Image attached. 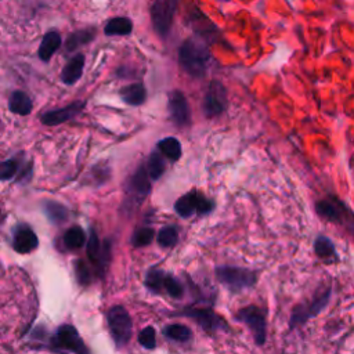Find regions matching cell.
<instances>
[{"label": "cell", "mask_w": 354, "mask_h": 354, "mask_svg": "<svg viewBox=\"0 0 354 354\" xmlns=\"http://www.w3.org/2000/svg\"><path fill=\"white\" fill-rule=\"evenodd\" d=\"M147 169H148V174H149L151 180H158L163 174V171L166 169L163 156L159 152H152L149 159H148Z\"/></svg>", "instance_id": "cell-30"}, {"label": "cell", "mask_w": 354, "mask_h": 354, "mask_svg": "<svg viewBox=\"0 0 354 354\" xmlns=\"http://www.w3.org/2000/svg\"><path fill=\"white\" fill-rule=\"evenodd\" d=\"M19 166H21V165H19L18 159H15V158L4 160V162L0 165V178H1L3 181H7V180L12 178V177L18 173Z\"/></svg>", "instance_id": "cell-34"}, {"label": "cell", "mask_w": 354, "mask_h": 354, "mask_svg": "<svg viewBox=\"0 0 354 354\" xmlns=\"http://www.w3.org/2000/svg\"><path fill=\"white\" fill-rule=\"evenodd\" d=\"M156 241L162 248H173L178 241V232L174 225H166L159 230Z\"/></svg>", "instance_id": "cell-29"}, {"label": "cell", "mask_w": 354, "mask_h": 354, "mask_svg": "<svg viewBox=\"0 0 354 354\" xmlns=\"http://www.w3.org/2000/svg\"><path fill=\"white\" fill-rule=\"evenodd\" d=\"M62 241H64V245L66 249H69V250L79 249L86 243V232L82 227L72 225L65 231Z\"/></svg>", "instance_id": "cell-25"}, {"label": "cell", "mask_w": 354, "mask_h": 354, "mask_svg": "<svg viewBox=\"0 0 354 354\" xmlns=\"http://www.w3.org/2000/svg\"><path fill=\"white\" fill-rule=\"evenodd\" d=\"M166 272L160 268L152 267L147 271L145 278H144V283L147 286L148 290H151L152 293H162L165 292V279H166Z\"/></svg>", "instance_id": "cell-23"}, {"label": "cell", "mask_w": 354, "mask_h": 354, "mask_svg": "<svg viewBox=\"0 0 354 354\" xmlns=\"http://www.w3.org/2000/svg\"><path fill=\"white\" fill-rule=\"evenodd\" d=\"M43 209H44V213L48 217V220L53 223H57V224L66 221L69 217V212H68L66 206H64L62 203H59L57 201L47 199L43 203Z\"/></svg>", "instance_id": "cell-24"}, {"label": "cell", "mask_w": 354, "mask_h": 354, "mask_svg": "<svg viewBox=\"0 0 354 354\" xmlns=\"http://www.w3.org/2000/svg\"><path fill=\"white\" fill-rule=\"evenodd\" d=\"M314 252L319 259L324 260H330L336 259V249L333 242L324 235H318L315 242H314Z\"/></svg>", "instance_id": "cell-28"}, {"label": "cell", "mask_w": 354, "mask_h": 354, "mask_svg": "<svg viewBox=\"0 0 354 354\" xmlns=\"http://www.w3.org/2000/svg\"><path fill=\"white\" fill-rule=\"evenodd\" d=\"M315 212L326 221L342 225L354 236V212L335 196H328L315 203Z\"/></svg>", "instance_id": "cell-2"}, {"label": "cell", "mask_w": 354, "mask_h": 354, "mask_svg": "<svg viewBox=\"0 0 354 354\" xmlns=\"http://www.w3.org/2000/svg\"><path fill=\"white\" fill-rule=\"evenodd\" d=\"M155 238V231L152 228H148V227H142V228H138L134 234H133V238H131V245L134 248H142V246H147L149 245Z\"/></svg>", "instance_id": "cell-32"}, {"label": "cell", "mask_w": 354, "mask_h": 354, "mask_svg": "<svg viewBox=\"0 0 354 354\" xmlns=\"http://www.w3.org/2000/svg\"><path fill=\"white\" fill-rule=\"evenodd\" d=\"M133 30V22L126 17L111 18L104 26L106 36H126Z\"/></svg>", "instance_id": "cell-21"}, {"label": "cell", "mask_w": 354, "mask_h": 354, "mask_svg": "<svg viewBox=\"0 0 354 354\" xmlns=\"http://www.w3.org/2000/svg\"><path fill=\"white\" fill-rule=\"evenodd\" d=\"M163 335L169 337L170 340L178 342V343H187L192 337V332L187 325L183 324H170L163 328Z\"/></svg>", "instance_id": "cell-27"}, {"label": "cell", "mask_w": 354, "mask_h": 354, "mask_svg": "<svg viewBox=\"0 0 354 354\" xmlns=\"http://www.w3.org/2000/svg\"><path fill=\"white\" fill-rule=\"evenodd\" d=\"M95 36V29L93 28H86V29H80L76 32H72L65 43V48L66 51H76L79 47L88 44Z\"/></svg>", "instance_id": "cell-20"}, {"label": "cell", "mask_w": 354, "mask_h": 354, "mask_svg": "<svg viewBox=\"0 0 354 354\" xmlns=\"http://www.w3.org/2000/svg\"><path fill=\"white\" fill-rule=\"evenodd\" d=\"M84 105H86L84 101L71 102L66 106H62V108H58V109H51V111L46 112L44 115L40 116V120L46 126L61 124L64 122H68V120L73 119L76 115H79L82 112V109L84 108Z\"/></svg>", "instance_id": "cell-15"}, {"label": "cell", "mask_w": 354, "mask_h": 354, "mask_svg": "<svg viewBox=\"0 0 354 354\" xmlns=\"http://www.w3.org/2000/svg\"><path fill=\"white\" fill-rule=\"evenodd\" d=\"M151 177L148 169L140 166L126 184V201L133 203H141L151 189Z\"/></svg>", "instance_id": "cell-11"}, {"label": "cell", "mask_w": 354, "mask_h": 354, "mask_svg": "<svg viewBox=\"0 0 354 354\" xmlns=\"http://www.w3.org/2000/svg\"><path fill=\"white\" fill-rule=\"evenodd\" d=\"M48 347L58 354H90L88 347L80 337L76 328L71 324H62L57 328L48 340Z\"/></svg>", "instance_id": "cell-3"}, {"label": "cell", "mask_w": 354, "mask_h": 354, "mask_svg": "<svg viewBox=\"0 0 354 354\" xmlns=\"http://www.w3.org/2000/svg\"><path fill=\"white\" fill-rule=\"evenodd\" d=\"M216 277L221 285H224L228 290L238 293L245 289L254 286L256 283V272L236 266H218L216 267Z\"/></svg>", "instance_id": "cell-4"}, {"label": "cell", "mask_w": 354, "mask_h": 354, "mask_svg": "<svg viewBox=\"0 0 354 354\" xmlns=\"http://www.w3.org/2000/svg\"><path fill=\"white\" fill-rule=\"evenodd\" d=\"M165 292L173 299H180L184 295V286L177 278L167 274L165 279Z\"/></svg>", "instance_id": "cell-33"}, {"label": "cell", "mask_w": 354, "mask_h": 354, "mask_svg": "<svg viewBox=\"0 0 354 354\" xmlns=\"http://www.w3.org/2000/svg\"><path fill=\"white\" fill-rule=\"evenodd\" d=\"M75 274H76V279L82 286H87L93 282V272L91 268L88 267V264L82 260L77 259L75 260Z\"/></svg>", "instance_id": "cell-31"}, {"label": "cell", "mask_w": 354, "mask_h": 354, "mask_svg": "<svg viewBox=\"0 0 354 354\" xmlns=\"http://www.w3.org/2000/svg\"><path fill=\"white\" fill-rule=\"evenodd\" d=\"M83 69H84V55L82 53H77L62 68L61 80L65 84H75L82 77Z\"/></svg>", "instance_id": "cell-16"}, {"label": "cell", "mask_w": 354, "mask_h": 354, "mask_svg": "<svg viewBox=\"0 0 354 354\" xmlns=\"http://www.w3.org/2000/svg\"><path fill=\"white\" fill-rule=\"evenodd\" d=\"M32 108H33V102L26 93L21 91V90H15L11 93L10 100H8V109L12 113L29 115Z\"/></svg>", "instance_id": "cell-17"}, {"label": "cell", "mask_w": 354, "mask_h": 354, "mask_svg": "<svg viewBox=\"0 0 354 354\" xmlns=\"http://www.w3.org/2000/svg\"><path fill=\"white\" fill-rule=\"evenodd\" d=\"M227 105V93L224 86L218 80L210 82L205 98H203V112L207 118H214L224 112Z\"/></svg>", "instance_id": "cell-12"}, {"label": "cell", "mask_w": 354, "mask_h": 354, "mask_svg": "<svg viewBox=\"0 0 354 354\" xmlns=\"http://www.w3.org/2000/svg\"><path fill=\"white\" fill-rule=\"evenodd\" d=\"M178 64L181 69L192 77L205 76L210 64L207 46L195 37L184 40L178 48Z\"/></svg>", "instance_id": "cell-1"}, {"label": "cell", "mask_w": 354, "mask_h": 354, "mask_svg": "<svg viewBox=\"0 0 354 354\" xmlns=\"http://www.w3.org/2000/svg\"><path fill=\"white\" fill-rule=\"evenodd\" d=\"M180 317H187L194 319L202 329H205L209 333H214L218 330H228L227 322L212 308H202V307H188L183 311L174 313Z\"/></svg>", "instance_id": "cell-9"}, {"label": "cell", "mask_w": 354, "mask_h": 354, "mask_svg": "<svg viewBox=\"0 0 354 354\" xmlns=\"http://www.w3.org/2000/svg\"><path fill=\"white\" fill-rule=\"evenodd\" d=\"M158 149L162 152L163 156H166L169 160L176 162L181 158V144L174 137H166L158 142Z\"/></svg>", "instance_id": "cell-26"}, {"label": "cell", "mask_w": 354, "mask_h": 354, "mask_svg": "<svg viewBox=\"0 0 354 354\" xmlns=\"http://www.w3.org/2000/svg\"><path fill=\"white\" fill-rule=\"evenodd\" d=\"M61 41L62 40H61V36H59L58 32L51 30V32L46 33L44 37L41 39L40 46H39V51H37L39 58L41 61H48L53 57V54L59 48Z\"/></svg>", "instance_id": "cell-18"}, {"label": "cell", "mask_w": 354, "mask_h": 354, "mask_svg": "<svg viewBox=\"0 0 354 354\" xmlns=\"http://www.w3.org/2000/svg\"><path fill=\"white\" fill-rule=\"evenodd\" d=\"M167 111L174 124L183 127L189 123V106L185 95L180 90H171L167 94Z\"/></svg>", "instance_id": "cell-13"}, {"label": "cell", "mask_w": 354, "mask_h": 354, "mask_svg": "<svg viewBox=\"0 0 354 354\" xmlns=\"http://www.w3.org/2000/svg\"><path fill=\"white\" fill-rule=\"evenodd\" d=\"M101 249L102 245L100 243V239L95 234L94 230L90 231V236L87 241V246H86V253L88 257V261L93 264L94 270H95V275L101 277V271H100V257H101Z\"/></svg>", "instance_id": "cell-22"}, {"label": "cell", "mask_w": 354, "mask_h": 354, "mask_svg": "<svg viewBox=\"0 0 354 354\" xmlns=\"http://www.w3.org/2000/svg\"><path fill=\"white\" fill-rule=\"evenodd\" d=\"M177 8L176 0H156L151 6V21L155 32L160 37H166L173 25Z\"/></svg>", "instance_id": "cell-8"}, {"label": "cell", "mask_w": 354, "mask_h": 354, "mask_svg": "<svg viewBox=\"0 0 354 354\" xmlns=\"http://www.w3.org/2000/svg\"><path fill=\"white\" fill-rule=\"evenodd\" d=\"M106 322L116 348L124 347L130 342L133 330V322L127 310L119 304L112 306L106 313Z\"/></svg>", "instance_id": "cell-5"}, {"label": "cell", "mask_w": 354, "mask_h": 354, "mask_svg": "<svg viewBox=\"0 0 354 354\" xmlns=\"http://www.w3.org/2000/svg\"><path fill=\"white\" fill-rule=\"evenodd\" d=\"M236 321L248 325L250 329L254 343L257 346H263L267 339V322H266V313L256 304L246 306L241 308L236 315Z\"/></svg>", "instance_id": "cell-6"}, {"label": "cell", "mask_w": 354, "mask_h": 354, "mask_svg": "<svg viewBox=\"0 0 354 354\" xmlns=\"http://www.w3.org/2000/svg\"><path fill=\"white\" fill-rule=\"evenodd\" d=\"M213 206L214 203L210 199L205 198L201 192L191 191L177 199V202L174 203V210L180 217L188 218L195 213L207 214L212 212Z\"/></svg>", "instance_id": "cell-10"}, {"label": "cell", "mask_w": 354, "mask_h": 354, "mask_svg": "<svg viewBox=\"0 0 354 354\" xmlns=\"http://www.w3.org/2000/svg\"><path fill=\"white\" fill-rule=\"evenodd\" d=\"M120 97L126 104L138 106V105L144 104V101L147 98V90L142 83H133V84L124 86L120 90Z\"/></svg>", "instance_id": "cell-19"}, {"label": "cell", "mask_w": 354, "mask_h": 354, "mask_svg": "<svg viewBox=\"0 0 354 354\" xmlns=\"http://www.w3.org/2000/svg\"><path fill=\"white\" fill-rule=\"evenodd\" d=\"M138 343L147 348L152 350L156 346V333L152 326H145L140 333H138Z\"/></svg>", "instance_id": "cell-35"}, {"label": "cell", "mask_w": 354, "mask_h": 354, "mask_svg": "<svg viewBox=\"0 0 354 354\" xmlns=\"http://www.w3.org/2000/svg\"><path fill=\"white\" fill-rule=\"evenodd\" d=\"M90 174H91L93 178L95 180V184H97V185H98V184L101 185V184H104V183L108 180V177H109V170H108V167H105V166L95 165V166L91 169Z\"/></svg>", "instance_id": "cell-36"}, {"label": "cell", "mask_w": 354, "mask_h": 354, "mask_svg": "<svg viewBox=\"0 0 354 354\" xmlns=\"http://www.w3.org/2000/svg\"><path fill=\"white\" fill-rule=\"evenodd\" d=\"M329 297H330V288H326L325 290H322L321 293L314 296L310 301L296 306L289 318V328L290 329L297 328V326L303 325L304 322H307L310 318L319 314L328 304Z\"/></svg>", "instance_id": "cell-7"}, {"label": "cell", "mask_w": 354, "mask_h": 354, "mask_svg": "<svg viewBox=\"0 0 354 354\" xmlns=\"http://www.w3.org/2000/svg\"><path fill=\"white\" fill-rule=\"evenodd\" d=\"M39 245L36 232L28 224H18L12 231L11 246L17 253L28 254L33 252Z\"/></svg>", "instance_id": "cell-14"}]
</instances>
